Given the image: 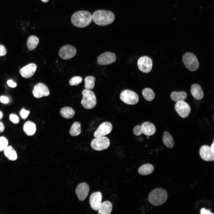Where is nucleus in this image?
Returning a JSON list of instances; mask_svg holds the SVG:
<instances>
[{"mask_svg": "<svg viewBox=\"0 0 214 214\" xmlns=\"http://www.w3.org/2000/svg\"><path fill=\"white\" fill-rule=\"evenodd\" d=\"M92 19L98 25L104 26L112 23L115 19L113 13L109 10H99L93 14Z\"/></svg>", "mask_w": 214, "mask_h": 214, "instance_id": "nucleus-1", "label": "nucleus"}, {"mask_svg": "<svg viewBox=\"0 0 214 214\" xmlns=\"http://www.w3.org/2000/svg\"><path fill=\"white\" fill-rule=\"evenodd\" d=\"M92 20V16L89 12L81 10L74 13L71 18L73 25L78 28H83L89 25Z\"/></svg>", "mask_w": 214, "mask_h": 214, "instance_id": "nucleus-2", "label": "nucleus"}, {"mask_svg": "<svg viewBox=\"0 0 214 214\" xmlns=\"http://www.w3.org/2000/svg\"><path fill=\"white\" fill-rule=\"evenodd\" d=\"M168 194L164 189L157 188L154 189L148 196V200L152 205L158 206L164 204L167 199Z\"/></svg>", "mask_w": 214, "mask_h": 214, "instance_id": "nucleus-3", "label": "nucleus"}, {"mask_svg": "<svg viewBox=\"0 0 214 214\" xmlns=\"http://www.w3.org/2000/svg\"><path fill=\"white\" fill-rule=\"evenodd\" d=\"M83 99L81 103L84 108L91 109L94 108L97 104L96 98L93 92L90 90L85 89L82 92Z\"/></svg>", "mask_w": 214, "mask_h": 214, "instance_id": "nucleus-4", "label": "nucleus"}, {"mask_svg": "<svg viewBox=\"0 0 214 214\" xmlns=\"http://www.w3.org/2000/svg\"><path fill=\"white\" fill-rule=\"evenodd\" d=\"M182 61L186 67L191 71H195L199 67L198 60L193 53L188 52L185 54L182 57Z\"/></svg>", "mask_w": 214, "mask_h": 214, "instance_id": "nucleus-5", "label": "nucleus"}, {"mask_svg": "<svg viewBox=\"0 0 214 214\" xmlns=\"http://www.w3.org/2000/svg\"><path fill=\"white\" fill-rule=\"evenodd\" d=\"M121 100L124 103L128 105H134L139 100L137 94L130 90L126 89L121 92L120 95Z\"/></svg>", "mask_w": 214, "mask_h": 214, "instance_id": "nucleus-6", "label": "nucleus"}, {"mask_svg": "<svg viewBox=\"0 0 214 214\" xmlns=\"http://www.w3.org/2000/svg\"><path fill=\"white\" fill-rule=\"evenodd\" d=\"M109 139L105 136L95 138L91 141V146L94 150L101 151L107 149L109 146Z\"/></svg>", "mask_w": 214, "mask_h": 214, "instance_id": "nucleus-7", "label": "nucleus"}, {"mask_svg": "<svg viewBox=\"0 0 214 214\" xmlns=\"http://www.w3.org/2000/svg\"><path fill=\"white\" fill-rule=\"evenodd\" d=\"M175 109L178 115L183 118L187 117L191 110L189 105L183 100L176 102L175 106Z\"/></svg>", "mask_w": 214, "mask_h": 214, "instance_id": "nucleus-8", "label": "nucleus"}, {"mask_svg": "<svg viewBox=\"0 0 214 214\" xmlns=\"http://www.w3.org/2000/svg\"><path fill=\"white\" fill-rule=\"evenodd\" d=\"M76 53V50L73 46L66 45L62 46L59 51V55L62 59L67 60L74 57Z\"/></svg>", "mask_w": 214, "mask_h": 214, "instance_id": "nucleus-9", "label": "nucleus"}, {"mask_svg": "<svg viewBox=\"0 0 214 214\" xmlns=\"http://www.w3.org/2000/svg\"><path fill=\"white\" fill-rule=\"evenodd\" d=\"M139 70L144 73H148L151 70L152 66V62L151 58L144 56L140 57L137 62Z\"/></svg>", "mask_w": 214, "mask_h": 214, "instance_id": "nucleus-10", "label": "nucleus"}, {"mask_svg": "<svg viewBox=\"0 0 214 214\" xmlns=\"http://www.w3.org/2000/svg\"><path fill=\"white\" fill-rule=\"evenodd\" d=\"M116 59V55L109 52L104 53L97 57V62L102 65H108L114 62Z\"/></svg>", "mask_w": 214, "mask_h": 214, "instance_id": "nucleus-11", "label": "nucleus"}, {"mask_svg": "<svg viewBox=\"0 0 214 214\" xmlns=\"http://www.w3.org/2000/svg\"><path fill=\"white\" fill-rule=\"evenodd\" d=\"M32 94L35 97L40 98L43 96H48L50 92L48 88L45 84L39 83L34 86L32 90Z\"/></svg>", "mask_w": 214, "mask_h": 214, "instance_id": "nucleus-12", "label": "nucleus"}, {"mask_svg": "<svg viewBox=\"0 0 214 214\" xmlns=\"http://www.w3.org/2000/svg\"><path fill=\"white\" fill-rule=\"evenodd\" d=\"M112 129V124L108 122L101 124L94 133L95 138L104 136L110 133Z\"/></svg>", "mask_w": 214, "mask_h": 214, "instance_id": "nucleus-13", "label": "nucleus"}, {"mask_svg": "<svg viewBox=\"0 0 214 214\" xmlns=\"http://www.w3.org/2000/svg\"><path fill=\"white\" fill-rule=\"evenodd\" d=\"M89 191V187L88 185L86 182L80 183L77 187L75 193L80 201L84 200L87 196Z\"/></svg>", "mask_w": 214, "mask_h": 214, "instance_id": "nucleus-14", "label": "nucleus"}, {"mask_svg": "<svg viewBox=\"0 0 214 214\" xmlns=\"http://www.w3.org/2000/svg\"><path fill=\"white\" fill-rule=\"evenodd\" d=\"M199 155L201 158L207 161H213L214 160V152L211 147L206 145L202 146L199 150Z\"/></svg>", "mask_w": 214, "mask_h": 214, "instance_id": "nucleus-15", "label": "nucleus"}, {"mask_svg": "<svg viewBox=\"0 0 214 214\" xmlns=\"http://www.w3.org/2000/svg\"><path fill=\"white\" fill-rule=\"evenodd\" d=\"M102 195L99 191L95 192L91 194L89 202L92 208L95 211H97L101 203Z\"/></svg>", "mask_w": 214, "mask_h": 214, "instance_id": "nucleus-16", "label": "nucleus"}, {"mask_svg": "<svg viewBox=\"0 0 214 214\" xmlns=\"http://www.w3.org/2000/svg\"><path fill=\"white\" fill-rule=\"evenodd\" d=\"M36 69V65L34 63H31L21 69L19 70V73L23 77L28 78L33 75Z\"/></svg>", "mask_w": 214, "mask_h": 214, "instance_id": "nucleus-17", "label": "nucleus"}, {"mask_svg": "<svg viewBox=\"0 0 214 214\" xmlns=\"http://www.w3.org/2000/svg\"><path fill=\"white\" fill-rule=\"evenodd\" d=\"M141 128L143 133L148 136L153 135L156 131L155 126L149 122H144L141 125Z\"/></svg>", "mask_w": 214, "mask_h": 214, "instance_id": "nucleus-18", "label": "nucleus"}, {"mask_svg": "<svg viewBox=\"0 0 214 214\" xmlns=\"http://www.w3.org/2000/svg\"><path fill=\"white\" fill-rule=\"evenodd\" d=\"M191 92L193 97L198 100H201L204 96V93L200 85L197 84L192 85Z\"/></svg>", "mask_w": 214, "mask_h": 214, "instance_id": "nucleus-19", "label": "nucleus"}, {"mask_svg": "<svg viewBox=\"0 0 214 214\" xmlns=\"http://www.w3.org/2000/svg\"><path fill=\"white\" fill-rule=\"evenodd\" d=\"M112 209L111 203L108 201H105L101 203L98 211L99 214H110Z\"/></svg>", "mask_w": 214, "mask_h": 214, "instance_id": "nucleus-20", "label": "nucleus"}, {"mask_svg": "<svg viewBox=\"0 0 214 214\" xmlns=\"http://www.w3.org/2000/svg\"><path fill=\"white\" fill-rule=\"evenodd\" d=\"M23 129L26 135L29 136H32L34 135L36 132V125L31 121H27L24 124Z\"/></svg>", "mask_w": 214, "mask_h": 214, "instance_id": "nucleus-21", "label": "nucleus"}, {"mask_svg": "<svg viewBox=\"0 0 214 214\" xmlns=\"http://www.w3.org/2000/svg\"><path fill=\"white\" fill-rule=\"evenodd\" d=\"M4 153L5 156L10 160L14 161L17 159L16 152L11 146H7L4 150Z\"/></svg>", "mask_w": 214, "mask_h": 214, "instance_id": "nucleus-22", "label": "nucleus"}, {"mask_svg": "<svg viewBox=\"0 0 214 214\" xmlns=\"http://www.w3.org/2000/svg\"><path fill=\"white\" fill-rule=\"evenodd\" d=\"M170 96L173 101L177 102L185 100L187 98V94L186 92L184 91H174L171 93Z\"/></svg>", "mask_w": 214, "mask_h": 214, "instance_id": "nucleus-23", "label": "nucleus"}, {"mask_svg": "<svg viewBox=\"0 0 214 214\" xmlns=\"http://www.w3.org/2000/svg\"><path fill=\"white\" fill-rule=\"evenodd\" d=\"M163 141L165 146L169 148H171L174 145V141L171 135L168 132L165 131L163 137Z\"/></svg>", "mask_w": 214, "mask_h": 214, "instance_id": "nucleus-24", "label": "nucleus"}, {"mask_svg": "<svg viewBox=\"0 0 214 214\" xmlns=\"http://www.w3.org/2000/svg\"><path fill=\"white\" fill-rule=\"evenodd\" d=\"M154 170L153 166L149 163L140 166L138 172L142 175H148L152 173Z\"/></svg>", "mask_w": 214, "mask_h": 214, "instance_id": "nucleus-25", "label": "nucleus"}, {"mask_svg": "<svg viewBox=\"0 0 214 214\" xmlns=\"http://www.w3.org/2000/svg\"><path fill=\"white\" fill-rule=\"evenodd\" d=\"M60 114L63 117L66 119H71L74 116L75 112L71 108L66 107L62 108L60 111Z\"/></svg>", "mask_w": 214, "mask_h": 214, "instance_id": "nucleus-26", "label": "nucleus"}, {"mask_svg": "<svg viewBox=\"0 0 214 214\" xmlns=\"http://www.w3.org/2000/svg\"><path fill=\"white\" fill-rule=\"evenodd\" d=\"M39 43V39L34 35H31L29 37L27 42L28 49L32 51L37 46Z\"/></svg>", "mask_w": 214, "mask_h": 214, "instance_id": "nucleus-27", "label": "nucleus"}, {"mask_svg": "<svg viewBox=\"0 0 214 214\" xmlns=\"http://www.w3.org/2000/svg\"><path fill=\"white\" fill-rule=\"evenodd\" d=\"M142 95L144 99L148 101H151L154 98L155 94L151 89L146 88L144 89L142 92Z\"/></svg>", "mask_w": 214, "mask_h": 214, "instance_id": "nucleus-28", "label": "nucleus"}, {"mask_svg": "<svg viewBox=\"0 0 214 214\" xmlns=\"http://www.w3.org/2000/svg\"><path fill=\"white\" fill-rule=\"evenodd\" d=\"M81 132V125L78 122H75L72 125L70 130V133L72 136H76L79 135Z\"/></svg>", "mask_w": 214, "mask_h": 214, "instance_id": "nucleus-29", "label": "nucleus"}, {"mask_svg": "<svg viewBox=\"0 0 214 214\" xmlns=\"http://www.w3.org/2000/svg\"><path fill=\"white\" fill-rule=\"evenodd\" d=\"M95 78L92 76H88L84 79V88L85 89L91 90L93 89L95 86Z\"/></svg>", "mask_w": 214, "mask_h": 214, "instance_id": "nucleus-30", "label": "nucleus"}, {"mask_svg": "<svg viewBox=\"0 0 214 214\" xmlns=\"http://www.w3.org/2000/svg\"><path fill=\"white\" fill-rule=\"evenodd\" d=\"M82 80V78L81 77L75 76L70 79L69 83L71 86H77L79 84Z\"/></svg>", "mask_w": 214, "mask_h": 214, "instance_id": "nucleus-31", "label": "nucleus"}, {"mask_svg": "<svg viewBox=\"0 0 214 214\" xmlns=\"http://www.w3.org/2000/svg\"><path fill=\"white\" fill-rule=\"evenodd\" d=\"M8 141L7 140L4 136L0 137V152L4 151V149L7 146Z\"/></svg>", "mask_w": 214, "mask_h": 214, "instance_id": "nucleus-32", "label": "nucleus"}, {"mask_svg": "<svg viewBox=\"0 0 214 214\" xmlns=\"http://www.w3.org/2000/svg\"><path fill=\"white\" fill-rule=\"evenodd\" d=\"M133 132L134 134L136 136L140 135L143 133L141 125H137L135 126L133 129Z\"/></svg>", "mask_w": 214, "mask_h": 214, "instance_id": "nucleus-33", "label": "nucleus"}, {"mask_svg": "<svg viewBox=\"0 0 214 214\" xmlns=\"http://www.w3.org/2000/svg\"><path fill=\"white\" fill-rule=\"evenodd\" d=\"M9 119L14 124H16L19 122V118L16 114H11L9 116Z\"/></svg>", "mask_w": 214, "mask_h": 214, "instance_id": "nucleus-34", "label": "nucleus"}, {"mask_svg": "<svg viewBox=\"0 0 214 214\" xmlns=\"http://www.w3.org/2000/svg\"><path fill=\"white\" fill-rule=\"evenodd\" d=\"M29 112V111L26 110L24 108H23L20 112V115L22 119H25L28 117Z\"/></svg>", "mask_w": 214, "mask_h": 214, "instance_id": "nucleus-35", "label": "nucleus"}, {"mask_svg": "<svg viewBox=\"0 0 214 214\" xmlns=\"http://www.w3.org/2000/svg\"><path fill=\"white\" fill-rule=\"evenodd\" d=\"M6 53V50L4 46L3 45H0V56L5 55Z\"/></svg>", "mask_w": 214, "mask_h": 214, "instance_id": "nucleus-36", "label": "nucleus"}, {"mask_svg": "<svg viewBox=\"0 0 214 214\" xmlns=\"http://www.w3.org/2000/svg\"><path fill=\"white\" fill-rule=\"evenodd\" d=\"M0 100L1 103H7L9 102L8 98L5 96H1L0 97Z\"/></svg>", "mask_w": 214, "mask_h": 214, "instance_id": "nucleus-37", "label": "nucleus"}, {"mask_svg": "<svg viewBox=\"0 0 214 214\" xmlns=\"http://www.w3.org/2000/svg\"><path fill=\"white\" fill-rule=\"evenodd\" d=\"M7 83L8 86L14 88L17 86L16 84L11 80H8Z\"/></svg>", "mask_w": 214, "mask_h": 214, "instance_id": "nucleus-38", "label": "nucleus"}, {"mask_svg": "<svg viewBox=\"0 0 214 214\" xmlns=\"http://www.w3.org/2000/svg\"><path fill=\"white\" fill-rule=\"evenodd\" d=\"M201 214H211V213L210 212V210H206L204 208H202V209L201 210Z\"/></svg>", "mask_w": 214, "mask_h": 214, "instance_id": "nucleus-39", "label": "nucleus"}, {"mask_svg": "<svg viewBox=\"0 0 214 214\" xmlns=\"http://www.w3.org/2000/svg\"><path fill=\"white\" fill-rule=\"evenodd\" d=\"M4 129V125L2 122L0 121V133L2 132Z\"/></svg>", "mask_w": 214, "mask_h": 214, "instance_id": "nucleus-40", "label": "nucleus"}, {"mask_svg": "<svg viewBox=\"0 0 214 214\" xmlns=\"http://www.w3.org/2000/svg\"><path fill=\"white\" fill-rule=\"evenodd\" d=\"M214 141L213 142L212 144L210 147L212 150V151L214 152Z\"/></svg>", "mask_w": 214, "mask_h": 214, "instance_id": "nucleus-41", "label": "nucleus"}, {"mask_svg": "<svg viewBox=\"0 0 214 214\" xmlns=\"http://www.w3.org/2000/svg\"><path fill=\"white\" fill-rule=\"evenodd\" d=\"M3 117V114L2 112L0 111V120Z\"/></svg>", "mask_w": 214, "mask_h": 214, "instance_id": "nucleus-42", "label": "nucleus"}, {"mask_svg": "<svg viewBox=\"0 0 214 214\" xmlns=\"http://www.w3.org/2000/svg\"><path fill=\"white\" fill-rule=\"evenodd\" d=\"M41 1L44 3H46L49 0H41Z\"/></svg>", "mask_w": 214, "mask_h": 214, "instance_id": "nucleus-43", "label": "nucleus"}]
</instances>
